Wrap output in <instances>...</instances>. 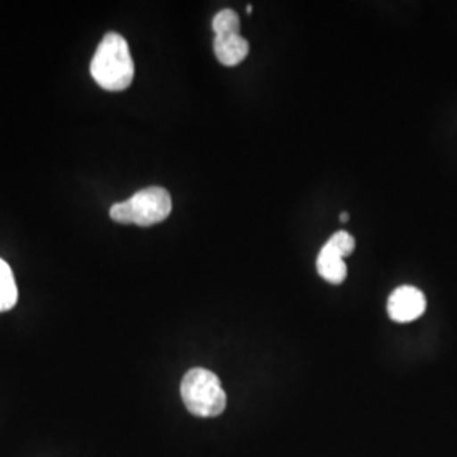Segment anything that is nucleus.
<instances>
[{"instance_id":"obj_5","label":"nucleus","mask_w":457,"mask_h":457,"mask_svg":"<svg viewBox=\"0 0 457 457\" xmlns=\"http://www.w3.org/2000/svg\"><path fill=\"white\" fill-rule=\"evenodd\" d=\"M427 309L425 295L415 287H400L388 298V315L398 324L413 322L422 317Z\"/></svg>"},{"instance_id":"obj_2","label":"nucleus","mask_w":457,"mask_h":457,"mask_svg":"<svg viewBox=\"0 0 457 457\" xmlns=\"http://www.w3.org/2000/svg\"><path fill=\"white\" fill-rule=\"evenodd\" d=\"M180 392L185 407L195 417H217L228 405L220 379L204 368H194L183 376Z\"/></svg>"},{"instance_id":"obj_10","label":"nucleus","mask_w":457,"mask_h":457,"mask_svg":"<svg viewBox=\"0 0 457 457\" xmlns=\"http://www.w3.org/2000/svg\"><path fill=\"white\" fill-rule=\"evenodd\" d=\"M245 12H247V14H253V5H251V4H249V5H247V9H245Z\"/></svg>"},{"instance_id":"obj_3","label":"nucleus","mask_w":457,"mask_h":457,"mask_svg":"<svg viewBox=\"0 0 457 457\" xmlns=\"http://www.w3.org/2000/svg\"><path fill=\"white\" fill-rule=\"evenodd\" d=\"M173 204L168 190L162 187H147L126 200L111 207V219L119 224H136L149 228L163 222L171 213Z\"/></svg>"},{"instance_id":"obj_8","label":"nucleus","mask_w":457,"mask_h":457,"mask_svg":"<svg viewBox=\"0 0 457 457\" xmlns=\"http://www.w3.org/2000/svg\"><path fill=\"white\" fill-rule=\"evenodd\" d=\"M212 29L217 34H239L241 31V21L236 11L232 9H222L217 12L212 21Z\"/></svg>"},{"instance_id":"obj_1","label":"nucleus","mask_w":457,"mask_h":457,"mask_svg":"<svg viewBox=\"0 0 457 457\" xmlns=\"http://www.w3.org/2000/svg\"><path fill=\"white\" fill-rule=\"evenodd\" d=\"M134 60L124 36L107 33L90 63L92 79L107 92H122L134 80Z\"/></svg>"},{"instance_id":"obj_4","label":"nucleus","mask_w":457,"mask_h":457,"mask_svg":"<svg viewBox=\"0 0 457 457\" xmlns=\"http://www.w3.org/2000/svg\"><path fill=\"white\" fill-rule=\"evenodd\" d=\"M356 247L354 237L347 230L336 232L317 256V271L330 285H341L347 277L345 256H351Z\"/></svg>"},{"instance_id":"obj_9","label":"nucleus","mask_w":457,"mask_h":457,"mask_svg":"<svg viewBox=\"0 0 457 457\" xmlns=\"http://www.w3.org/2000/svg\"><path fill=\"white\" fill-rule=\"evenodd\" d=\"M341 220H343V222H347V220H349V213H347V212L341 213Z\"/></svg>"},{"instance_id":"obj_7","label":"nucleus","mask_w":457,"mask_h":457,"mask_svg":"<svg viewBox=\"0 0 457 457\" xmlns=\"http://www.w3.org/2000/svg\"><path fill=\"white\" fill-rule=\"evenodd\" d=\"M17 303V285L11 266L0 260V312L11 311Z\"/></svg>"},{"instance_id":"obj_6","label":"nucleus","mask_w":457,"mask_h":457,"mask_svg":"<svg viewBox=\"0 0 457 457\" xmlns=\"http://www.w3.org/2000/svg\"><path fill=\"white\" fill-rule=\"evenodd\" d=\"M213 53L224 66L239 65L249 54V43L241 34H217L213 39Z\"/></svg>"}]
</instances>
